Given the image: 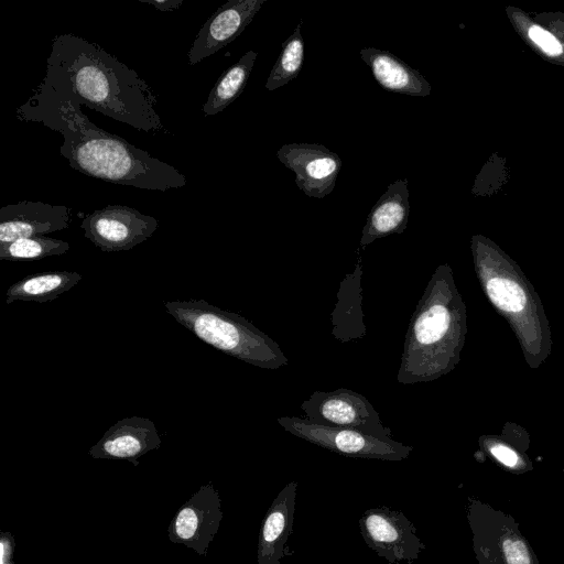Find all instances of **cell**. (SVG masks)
<instances>
[{
    "label": "cell",
    "mask_w": 564,
    "mask_h": 564,
    "mask_svg": "<svg viewBox=\"0 0 564 564\" xmlns=\"http://www.w3.org/2000/svg\"><path fill=\"white\" fill-rule=\"evenodd\" d=\"M80 106L150 134H169L155 110L158 96L144 79L95 42L73 33L53 37L46 73L31 102Z\"/></svg>",
    "instance_id": "obj_1"
},
{
    "label": "cell",
    "mask_w": 564,
    "mask_h": 564,
    "mask_svg": "<svg viewBox=\"0 0 564 564\" xmlns=\"http://www.w3.org/2000/svg\"><path fill=\"white\" fill-rule=\"evenodd\" d=\"M17 118L21 121L42 122L59 132L63 138L61 155L67 159L72 169L88 176L160 192L187 184L185 175L176 167L98 128L73 99L62 104L26 100L17 109Z\"/></svg>",
    "instance_id": "obj_2"
},
{
    "label": "cell",
    "mask_w": 564,
    "mask_h": 564,
    "mask_svg": "<svg viewBox=\"0 0 564 564\" xmlns=\"http://www.w3.org/2000/svg\"><path fill=\"white\" fill-rule=\"evenodd\" d=\"M467 334L466 304L449 264L438 265L419 300L405 334L397 380L430 382L460 361Z\"/></svg>",
    "instance_id": "obj_3"
},
{
    "label": "cell",
    "mask_w": 564,
    "mask_h": 564,
    "mask_svg": "<svg viewBox=\"0 0 564 564\" xmlns=\"http://www.w3.org/2000/svg\"><path fill=\"white\" fill-rule=\"evenodd\" d=\"M475 272L496 312L513 332L527 365L538 369L552 351L550 322L538 292L521 268L488 238H471Z\"/></svg>",
    "instance_id": "obj_4"
},
{
    "label": "cell",
    "mask_w": 564,
    "mask_h": 564,
    "mask_svg": "<svg viewBox=\"0 0 564 564\" xmlns=\"http://www.w3.org/2000/svg\"><path fill=\"white\" fill-rule=\"evenodd\" d=\"M164 306L200 340L231 357L271 370L289 365L278 343L237 313L205 300L167 301Z\"/></svg>",
    "instance_id": "obj_5"
},
{
    "label": "cell",
    "mask_w": 564,
    "mask_h": 564,
    "mask_svg": "<svg viewBox=\"0 0 564 564\" xmlns=\"http://www.w3.org/2000/svg\"><path fill=\"white\" fill-rule=\"evenodd\" d=\"M466 514L479 564H540L513 517L475 497H468Z\"/></svg>",
    "instance_id": "obj_6"
},
{
    "label": "cell",
    "mask_w": 564,
    "mask_h": 564,
    "mask_svg": "<svg viewBox=\"0 0 564 564\" xmlns=\"http://www.w3.org/2000/svg\"><path fill=\"white\" fill-rule=\"evenodd\" d=\"M278 423L294 436L349 457L399 462L408 458L413 451L412 446L393 438H380L351 429L316 424L305 419L281 416Z\"/></svg>",
    "instance_id": "obj_7"
},
{
    "label": "cell",
    "mask_w": 564,
    "mask_h": 564,
    "mask_svg": "<svg viewBox=\"0 0 564 564\" xmlns=\"http://www.w3.org/2000/svg\"><path fill=\"white\" fill-rule=\"evenodd\" d=\"M305 420L323 425L351 429L380 438H392L372 404L349 389L315 391L302 402Z\"/></svg>",
    "instance_id": "obj_8"
},
{
    "label": "cell",
    "mask_w": 564,
    "mask_h": 564,
    "mask_svg": "<svg viewBox=\"0 0 564 564\" xmlns=\"http://www.w3.org/2000/svg\"><path fill=\"white\" fill-rule=\"evenodd\" d=\"M158 227L156 218L123 205L94 210L80 224L85 237L105 252L130 250L149 239Z\"/></svg>",
    "instance_id": "obj_9"
},
{
    "label": "cell",
    "mask_w": 564,
    "mask_h": 564,
    "mask_svg": "<svg viewBox=\"0 0 564 564\" xmlns=\"http://www.w3.org/2000/svg\"><path fill=\"white\" fill-rule=\"evenodd\" d=\"M359 528L366 544L390 564H411L426 547L413 523L401 511L387 507L366 510Z\"/></svg>",
    "instance_id": "obj_10"
},
{
    "label": "cell",
    "mask_w": 564,
    "mask_h": 564,
    "mask_svg": "<svg viewBox=\"0 0 564 564\" xmlns=\"http://www.w3.org/2000/svg\"><path fill=\"white\" fill-rule=\"evenodd\" d=\"M223 519L221 499L212 484L202 486L173 517L167 536L173 543L206 556Z\"/></svg>",
    "instance_id": "obj_11"
},
{
    "label": "cell",
    "mask_w": 564,
    "mask_h": 564,
    "mask_svg": "<svg viewBox=\"0 0 564 564\" xmlns=\"http://www.w3.org/2000/svg\"><path fill=\"white\" fill-rule=\"evenodd\" d=\"M276 156L295 173V184L307 196L323 198L330 194L341 169V159L316 143L282 145Z\"/></svg>",
    "instance_id": "obj_12"
},
{
    "label": "cell",
    "mask_w": 564,
    "mask_h": 564,
    "mask_svg": "<svg viewBox=\"0 0 564 564\" xmlns=\"http://www.w3.org/2000/svg\"><path fill=\"white\" fill-rule=\"evenodd\" d=\"M267 0H229L203 24L187 53L195 65L237 39Z\"/></svg>",
    "instance_id": "obj_13"
},
{
    "label": "cell",
    "mask_w": 564,
    "mask_h": 564,
    "mask_svg": "<svg viewBox=\"0 0 564 564\" xmlns=\"http://www.w3.org/2000/svg\"><path fill=\"white\" fill-rule=\"evenodd\" d=\"M72 209L63 205L21 200L0 208V245L19 238L67 229Z\"/></svg>",
    "instance_id": "obj_14"
},
{
    "label": "cell",
    "mask_w": 564,
    "mask_h": 564,
    "mask_svg": "<svg viewBox=\"0 0 564 564\" xmlns=\"http://www.w3.org/2000/svg\"><path fill=\"white\" fill-rule=\"evenodd\" d=\"M161 446L154 423L147 417H124L110 426L88 454L96 459H124L138 466V459Z\"/></svg>",
    "instance_id": "obj_15"
},
{
    "label": "cell",
    "mask_w": 564,
    "mask_h": 564,
    "mask_svg": "<svg viewBox=\"0 0 564 564\" xmlns=\"http://www.w3.org/2000/svg\"><path fill=\"white\" fill-rule=\"evenodd\" d=\"M297 481L289 482L268 509L259 533L258 564H280L292 532Z\"/></svg>",
    "instance_id": "obj_16"
},
{
    "label": "cell",
    "mask_w": 564,
    "mask_h": 564,
    "mask_svg": "<svg viewBox=\"0 0 564 564\" xmlns=\"http://www.w3.org/2000/svg\"><path fill=\"white\" fill-rule=\"evenodd\" d=\"M408 180H398L376 202L362 228L360 247L365 248L379 238L402 234L410 215Z\"/></svg>",
    "instance_id": "obj_17"
},
{
    "label": "cell",
    "mask_w": 564,
    "mask_h": 564,
    "mask_svg": "<svg viewBox=\"0 0 564 564\" xmlns=\"http://www.w3.org/2000/svg\"><path fill=\"white\" fill-rule=\"evenodd\" d=\"M359 54L383 89L415 97L431 94V85L423 75L389 51L366 47Z\"/></svg>",
    "instance_id": "obj_18"
},
{
    "label": "cell",
    "mask_w": 564,
    "mask_h": 564,
    "mask_svg": "<svg viewBox=\"0 0 564 564\" xmlns=\"http://www.w3.org/2000/svg\"><path fill=\"white\" fill-rule=\"evenodd\" d=\"M361 262L352 273L346 274L337 293V303L332 313V335L341 343L362 339L366 335L361 310Z\"/></svg>",
    "instance_id": "obj_19"
},
{
    "label": "cell",
    "mask_w": 564,
    "mask_h": 564,
    "mask_svg": "<svg viewBox=\"0 0 564 564\" xmlns=\"http://www.w3.org/2000/svg\"><path fill=\"white\" fill-rule=\"evenodd\" d=\"M480 449L502 469L521 475L533 469L527 451L530 437L527 431L507 422L500 434L481 435L478 440Z\"/></svg>",
    "instance_id": "obj_20"
},
{
    "label": "cell",
    "mask_w": 564,
    "mask_h": 564,
    "mask_svg": "<svg viewBox=\"0 0 564 564\" xmlns=\"http://www.w3.org/2000/svg\"><path fill=\"white\" fill-rule=\"evenodd\" d=\"M82 279L80 273L67 270L30 274L9 286L6 303L11 304L15 301L45 303L53 301L74 288Z\"/></svg>",
    "instance_id": "obj_21"
},
{
    "label": "cell",
    "mask_w": 564,
    "mask_h": 564,
    "mask_svg": "<svg viewBox=\"0 0 564 564\" xmlns=\"http://www.w3.org/2000/svg\"><path fill=\"white\" fill-rule=\"evenodd\" d=\"M257 58L248 51L238 62L226 69L215 83L202 107L205 117L217 115L236 100L243 91Z\"/></svg>",
    "instance_id": "obj_22"
},
{
    "label": "cell",
    "mask_w": 564,
    "mask_h": 564,
    "mask_svg": "<svg viewBox=\"0 0 564 564\" xmlns=\"http://www.w3.org/2000/svg\"><path fill=\"white\" fill-rule=\"evenodd\" d=\"M301 20L290 37L281 45V53L274 63L265 83V88L272 91L296 78L303 66L304 41L301 33Z\"/></svg>",
    "instance_id": "obj_23"
},
{
    "label": "cell",
    "mask_w": 564,
    "mask_h": 564,
    "mask_svg": "<svg viewBox=\"0 0 564 564\" xmlns=\"http://www.w3.org/2000/svg\"><path fill=\"white\" fill-rule=\"evenodd\" d=\"M67 241L46 236L19 238L0 245V259L9 261L40 260L45 257L64 254L69 250Z\"/></svg>",
    "instance_id": "obj_24"
},
{
    "label": "cell",
    "mask_w": 564,
    "mask_h": 564,
    "mask_svg": "<svg viewBox=\"0 0 564 564\" xmlns=\"http://www.w3.org/2000/svg\"><path fill=\"white\" fill-rule=\"evenodd\" d=\"M527 35L547 56L556 57L563 54L562 42L550 31L538 24H531L527 29Z\"/></svg>",
    "instance_id": "obj_25"
},
{
    "label": "cell",
    "mask_w": 564,
    "mask_h": 564,
    "mask_svg": "<svg viewBox=\"0 0 564 564\" xmlns=\"http://www.w3.org/2000/svg\"><path fill=\"white\" fill-rule=\"evenodd\" d=\"M15 549L14 538L11 532L0 533V564H15L13 560Z\"/></svg>",
    "instance_id": "obj_26"
},
{
    "label": "cell",
    "mask_w": 564,
    "mask_h": 564,
    "mask_svg": "<svg viewBox=\"0 0 564 564\" xmlns=\"http://www.w3.org/2000/svg\"><path fill=\"white\" fill-rule=\"evenodd\" d=\"M139 2L152 4L156 10L166 12L178 9L183 0H139Z\"/></svg>",
    "instance_id": "obj_27"
}]
</instances>
